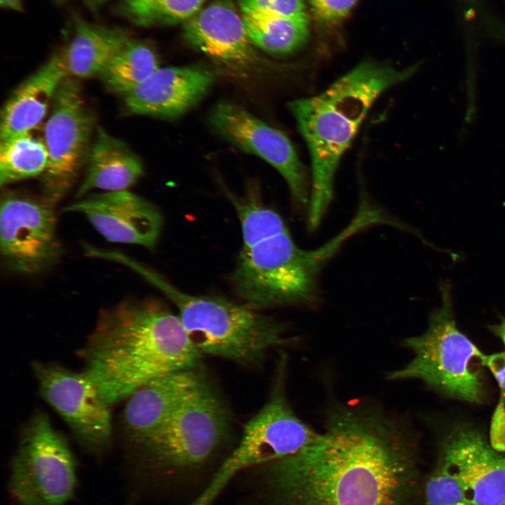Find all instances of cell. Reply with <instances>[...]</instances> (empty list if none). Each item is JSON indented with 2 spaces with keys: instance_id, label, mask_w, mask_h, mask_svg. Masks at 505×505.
<instances>
[{
  "instance_id": "obj_1",
  "label": "cell",
  "mask_w": 505,
  "mask_h": 505,
  "mask_svg": "<svg viewBox=\"0 0 505 505\" xmlns=\"http://www.w3.org/2000/svg\"><path fill=\"white\" fill-rule=\"evenodd\" d=\"M412 443L398 422L341 406L299 452L269 464L277 505H406L415 483Z\"/></svg>"
},
{
  "instance_id": "obj_2",
  "label": "cell",
  "mask_w": 505,
  "mask_h": 505,
  "mask_svg": "<svg viewBox=\"0 0 505 505\" xmlns=\"http://www.w3.org/2000/svg\"><path fill=\"white\" fill-rule=\"evenodd\" d=\"M81 355L110 405L161 375L196 368L202 358L178 315L154 299H126L101 309Z\"/></svg>"
},
{
  "instance_id": "obj_3",
  "label": "cell",
  "mask_w": 505,
  "mask_h": 505,
  "mask_svg": "<svg viewBox=\"0 0 505 505\" xmlns=\"http://www.w3.org/2000/svg\"><path fill=\"white\" fill-rule=\"evenodd\" d=\"M231 201L243 240L231 280L245 304L257 309L315 304L323 268L356 234L355 228L347 225L323 245L307 250L296 245L282 217L258 196Z\"/></svg>"
},
{
  "instance_id": "obj_4",
  "label": "cell",
  "mask_w": 505,
  "mask_h": 505,
  "mask_svg": "<svg viewBox=\"0 0 505 505\" xmlns=\"http://www.w3.org/2000/svg\"><path fill=\"white\" fill-rule=\"evenodd\" d=\"M417 67L415 65L398 69L365 60L321 93L288 104L311 156L309 231L320 225L330 206L340 159L371 106L385 90L410 78Z\"/></svg>"
},
{
  "instance_id": "obj_5",
  "label": "cell",
  "mask_w": 505,
  "mask_h": 505,
  "mask_svg": "<svg viewBox=\"0 0 505 505\" xmlns=\"http://www.w3.org/2000/svg\"><path fill=\"white\" fill-rule=\"evenodd\" d=\"M123 264L161 290L175 305L194 346L208 355L242 365L257 364L271 349L287 343L285 327L244 304L185 293L159 274L126 256Z\"/></svg>"
},
{
  "instance_id": "obj_6",
  "label": "cell",
  "mask_w": 505,
  "mask_h": 505,
  "mask_svg": "<svg viewBox=\"0 0 505 505\" xmlns=\"http://www.w3.org/2000/svg\"><path fill=\"white\" fill-rule=\"evenodd\" d=\"M440 291L441 306L431 314L425 332L405 340L413 358L388 377L419 379L448 396L480 403L483 382L474 364L476 361L482 364L485 354L458 329L450 283L443 282Z\"/></svg>"
},
{
  "instance_id": "obj_7",
  "label": "cell",
  "mask_w": 505,
  "mask_h": 505,
  "mask_svg": "<svg viewBox=\"0 0 505 505\" xmlns=\"http://www.w3.org/2000/svg\"><path fill=\"white\" fill-rule=\"evenodd\" d=\"M285 367L283 358L269 398L245 424L237 447L190 505H210L239 471L290 456L316 440L318 433L297 416L288 401L284 388Z\"/></svg>"
},
{
  "instance_id": "obj_8",
  "label": "cell",
  "mask_w": 505,
  "mask_h": 505,
  "mask_svg": "<svg viewBox=\"0 0 505 505\" xmlns=\"http://www.w3.org/2000/svg\"><path fill=\"white\" fill-rule=\"evenodd\" d=\"M76 461L48 417L36 412L24 426L8 488L20 505H66L76 487Z\"/></svg>"
},
{
  "instance_id": "obj_9",
  "label": "cell",
  "mask_w": 505,
  "mask_h": 505,
  "mask_svg": "<svg viewBox=\"0 0 505 505\" xmlns=\"http://www.w3.org/2000/svg\"><path fill=\"white\" fill-rule=\"evenodd\" d=\"M227 428L224 406L203 379L168 421L137 446L161 468H194L212 456Z\"/></svg>"
},
{
  "instance_id": "obj_10",
  "label": "cell",
  "mask_w": 505,
  "mask_h": 505,
  "mask_svg": "<svg viewBox=\"0 0 505 505\" xmlns=\"http://www.w3.org/2000/svg\"><path fill=\"white\" fill-rule=\"evenodd\" d=\"M54 206L43 196L15 191L1 196L0 252L7 269L36 275L60 261L62 247L57 236Z\"/></svg>"
},
{
  "instance_id": "obj_11",
  "label": "cell",
  "mask_w": 505,
  "mask_h": 505,
  "mask_svg": "<svg viewBox=\"0 0 505 505\" xmlns=\"http://www.w3.org/2000/svg\"><path fill=\"white\" fill-rule=\"evenodd\" d=\"M94 119L78 80L66 76L44 127L48 163L41 175L43 197L55 204L76 180L91 144Z\"/></svg>"
},
{
  "instance_id": "obj_12",
  "label": "cell",
  "mask_w": 505,
  "mask_h": 505,
  "mask_svg": "<svg viewBox=\"0 0 505 505\" xmlns=\"http://www.w3.org/2000/svg\"><path fill=\"white\" fill-rule=\"evenodd\" d=\"M32 367L41 396L79 442L93 452L107 449L112 435L110 405L88 375L39 361Z\"/></svg>"
},
{
  "instance_id": "obj_13",
  "label": "cell",
  "mask_w": 505,
  "mask_h": 505,
  "mask_svg": "<svg viewBox=\"0 0 505 505\" xmlns=\"http://www.w3.org/2000/svg\"><path fill=\"white\" fill-rule=\"evenodd\" d=\"M209 123L225 140L271 165L287 182L293 199L299 205H309L306 171L285 134L229 102L216 105L210 114Z\"/></svg>"
},
{
  "instance_id": "obj_14",
  "label": "cell",
  "mask_w": 505,
  "mask_h": 505,
  "mask_svg": "<svg viewBox=\"0 0 505 505\" xmlns=\"http://www.w3.org/2000/svg\"><path fill=\"white\" fill-rule=\"evenodd\" d=\"M438 464L475 505H505V456L475 430L458 428L440 445Z\"/></svg>"
},
{
  "instance_id": "obj_15",
  "label": "cell",
  "mask_w": 505,
  "mask_h": 505,
  "mask_svg": "<svg viewBox=\"0 0 505 505\" xmlns=\"http://www.w3.org/2000/svg\"><path fill=\"white\" fill-rule=\"evenodd\" d=\"M63 210L83 215L108 241L150 249L155 247L163 224L158 208L128 190L93 194Z\"/></svg>"
},
{
  "instance_id": "obj_16",
  "label": "cell",
  "mask_w": 505,
  "mask_h": 505,
  "mask_svg": "<svg viewBox=\"0 0 505 505\" xmlns=\"http://www.w3.org/2000/svg\"><path fill=\"white\" fill-rule=\"evenodd\" d=\"M184 39L194 48L236 74L259 67L260 57L231 0H217L183 25Z\"/></svg>"
},
{
  "instance_id": "obj_17",
  "label": "cell",
  "mask_w": 505,
  "mask_h": 505,
  "mask_svg": "<svg viewBox=\"0 0 505 505\" xmlns=\"http://www.w3.org/2000/svg\"><path fill=\"white\" fill-rule=\"evenodd\" d=\"M203 379L196 368L161 375L144 384L126 399L121 428L138 445L156 431L180 407Z\"/></svg>"
},
{
  "instance_id": "obj_18",
  "label": "cell",
  "mask_w": 505,
  "mask_h": 505,
  "mask_svg": "<svg viewBox=\"0 0 505 505\" xmlns=\"http://www.w3.org/2000/svg\"><path fill=\"white\" fill-rule=\"evenodd\" d=\"M213 80V72L203 67H159L124 96L125 102L135 114L177 117L202 99Z\"/></svg>"
},
{
  "instance_id": "obj_19",
  "label": "cell",
  "mask_w": 505,
  "mask_h": 505,
  "mask_svg": "<svg viewBox=\"0 0 505 505\" xmlns=\"http://www.w3.org/2000/svg\"><path fill=\"white\" fill-rule=\"evenodd\" d=\"M67 76L62 56L56 53L20 83L2 109L0 140L30 133L43 119Z\"/></svg>"
},
{
  "instance_id": "obj_20",
  "label": "cell",
  "mask_w": 505,
  "mask_h": 505,
  "mask_svg": "<svg viewBox=\"0 0 505 505\" xmlns=\"http://www.w3.org/2000/svg\"><path fill=\"white\" fill-rule=\"evenodd\" d=\"M83 180L76 191L82 198L90 191L128 190L143 174L140 159L123 141L98 128L91 142Z\"/></svg>"
},
{
  "instance_id": "obj_21",
  "label": "cell",
  "mask_w": 505,
  "mask_h": 505,
  "mask_svg": "<svg viewBox=\"0 0 505 505\" xmlns=\"http://www.w3.org/2000/svg\"><path fill=\"white\" fill-rule=\"evenodd\" d=\"M130 39L122 29L79 22L61 53L68 75L76 79L99 76Z\"/></svg>"
},
{
  "instance_id": "obj_22",
  "label": "cell",
  "mask_w": 505,
  "mask_h": 505,
  "mask_svg": "<svg viewBox=\"0 0 505 505\" xmlns=\"http://www.w3.org/2000/svg\"><path fill=\"white\" fill-rule=\"evenodd\" d=\"M245 30L254 46L275 56H286L302 49L309 38L308 15L285 17L243 15Z\"/></svg>"
},
{
  "instance_id": "obj_23",
  "label": "cell",
  "mask_w": 505,
  "mask_h": 505,
  "mask_svg": "<svg viewBox=\"0 0 505 505\" xmlns=\"http://www.w3.org/2000/svg\"><path fill=\"white\" fill-rule=\"evenodd\" d=\"M159 68L152 48L142 41L130 38L99 77L107 90L125 96Z\"/></svg>"
},
{
  "instance_id": "obj_24",
  "label": "cell",
  "mask_w": 505,
  "mask_h": 505,
  "mask_svg": "<svg viewBox=\"0 0 505 505\" xmlns=\"http://www.w3.org/2000/svg\"><path fill=\"white\" fill-rule=\"evenodd\" d=\"M48 163V154L43 140L30 135H19L0 143V184L42 175Z\"/></svg>"
},
{
  "instance_id": "obj_25",
  "label": "cell",
  "mask_w": 505,
  "mask_h": 505,
  "mask_svg": "<svg viewBox=\"0 0 505 505\" xmlns=\"http://www.w3.org/2000/svg\"><path fill=\"white\" fill-rule=\"evenodd\" d=\"M206 0H121V11L139 26L170 25L184 22Z\"/></svg>"
},
{
  "instance_id": "obj_26",
  "label": "cell",
  "mask_w": 505,
  "mask_h": 505,
  "mask_svg": "<svg viewBox=\"0 0 505 505\" xmlns=\"http://www.w3.org/2000/svg\"><path fill=\"white\" fill-rule=\"evenodd\" d=\"M424 495L426 505H475L457 480L438 463L426 481Z\"/></svg>"
},
{
  "instance_id": "obj_27",
  "label": "cell",
  "mask_w": 505,
  "mask_h": 505,
  "mask_svg": "<svg viewBox=\"0 0 505 505\" xmlns=\"http://www.w3.org/2000/svg\"><path fill=\"white\" fill-rule=\"evenodd\" d=\"M358 0H308L317 31L321 35L336 31Z\"/></svg>"
},
{
  "instance_id": "obj_28",
  "label": "cell",
  "mask_w": 505,
  "mask_h": 505,
  "mask_svg": "<svg viewBox=\"0 0 505 505\" xmlns=\"http://www.w3.org/2000/svg\"><path fill=\"white\" fill-rule=\"evenodd\" d=\"M238 6L243 15H307L304 0H239Z\"/></svg>"
},
{
  "instance_id": "obj_29",
  "label": "cell",
  "mask_w": 505,
  "mask_h": 505,
  "mask_svg": "<svg viewBox=\"0 0 505 505\" xmlns=\"http://www.w3.org/2000/svg\"><path fill=\"white\" fill-rule=\"evenodd\" d=\"M490 444L497 451L505 450V403H498L491 421Z\"/></svg>"
},
{
  "instance_id": "obj_30",
  "label": "cell",
  "mask_w": 505,
  "mask_h": 505,
  "mask_svg": "<svg viewBox=\"0 0 505 505\" xmlns=\"http://www.w3.org/2000/svg\"><path fill=\"white\" fill-rule=\"evenodd\" d=\"M482 365L487 367L494 377L499 389V400L505 402V351L485 355Z\"/></svg>"
},
{
  "instance_id": "obj_31",
  "label": "cell",
  "mask_w": 505,
  "mask_h": 505,
  "mask_svg": "<svg viewBox=\"0 0 505 505\" xmlns=\"http://www.w3.org/2000/svg\"><path fill=\"white\" fill-rule=\"evenodd\" d=\"M0 5L7 10L20 12L23 10L22 0H0Z\"/></svg>"
},
{
  "instance_id": "obj_32",
  "label": "cell",
  "mask_w": 505,
  "mask_h": 505,
  "mask_svg": "<svg viewBox=\"0 0 505 505\" xmlns=\"http://www.w3.org/2000/svg\"><path fill=\"white\" fill-rule=\"evenodd\" d=\"M490 329L501 339L505 344V318L502 319L500 323L490 326Z\"/></svg>"
},
{
  "instance_id": "obj_33",
  "label": "cell",
  "mask_w": 505,
  "mask_h": 505,
  "mask_svg": "<svg viewBox=\"0 0 505 505\" xmlns=\"http://www.w3.org/2000/svg\"><path fill=\"white\" fill-rule=\"evenodd\" d=\"M90 1H102V0H90Z\"/></svg>"
}]
</instances>
